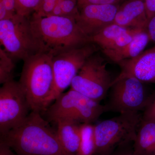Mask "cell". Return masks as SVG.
<instances>
[{
    "label": "cell",
    "mask_w": 155,
    "mask_h": 155,
    "mask_svg": "<svg viewBox=\"0 0 155 155\" xmlns=\"http://www.w3.org/2000/svg\"><path fill=\"white\" fill-rule=\"evenodd\" d=\"M17 14L29 17L37 8L41 0H16Z\"/></svg>",
    "instance_id": "ffe728a7"
},
{
    "label": "cell",
    "mask_w": 155,
    "mask_h": 155,
    "mask_svg": "<svg viewBox=\"0 0 155 155\" xmlns=\"http://www.w3.org/2000/svg\"><path fill=\"white\" fill-rule=\"evenodd\" d=\"M59 2L58 0H41L37 8L32 15L40 17L51 16Z\"/></svg>",
    "instance_id": "7402d4cb"
},
{
    "label": "cell",
    "mask_w": 155,
    "mask_h": 155,
    "mask_svg": "<svg viewBox=\"0 0 155 155\" xmlns=\"http://www.w3.org/2000/svg\"><path fill=\"white\" fill-rule=\"evenodd\" d=\"M145 30L124 28L113 23L91 37V41L103 53L114 51L128 44L137 34Z\"/></svg>",
    "instance_id": "4fadbf2b"
},
{
    "label": "cell",
    "mask_w": 155,
    "mask_h": 155,
    "mask_svg": "<svg viewBox=\"0 0 155 155\" xmlns=\"http://www.w3.org/2000/svg\"><path fill=\"white\" fill-rule=\"evenodd\" d=\"M150 40L147 30L137 34L130 43L119 49L104 52L112 62H119L135 58L142 52Z\"/></svg>",
    "instance_id": "2e32d148"
},
{
    "label": "cell",
    "mask_w": 155,
    "mask_h": 155,
    "mask_svg": "<svg viewBox=\"0 0 155 155\" xmlns=\"http://www.w3.org/2000/svg\"><path fill=\"white\" fill-rule=\"evenodd\" d=\"M106 112L119 114L143 111L150 96L147 94L143 82L135 78L126 77L112 81Z\"/></svg>",
    "instance_id": "9c48e42d"
},
{
    "label": "cell",
    "mask_w": 155,
    "mask_h": 155,
    "mask_svg": "<svg viewBox=\"0 0 155 155\" xmlns=\"http://www.w3.org/2000/svg\"><path fill=\"white\" fill-rule=\"evenodd\" d=\"M121 72L115 79L134 77L143 83L155 84V45L138 56L118 64Z\"/></svg>",
    "instance_id": "7c38bea8"
},
{
    "label": "cell",
    "mask_w": 155,
    "mask_h": 155,
    "mask_svg": "<svg viewBox=\"0 0 155 155\" xmlns=\"http://www.w3.org/2000/svg\"><path fill=\"white\" fill-rule=\"evenodd\" d=\"M133 142L123 145L117 148L109 155H137L133 149Z\"/></svg>",
    "instance_id": "484cf974"
},
{
    "label": "cell",
    "mask_w": 155,
    "mask_h": 155,
    "mask_svg": "<svg viewBox=\"0 0 155 155\" xmlns=\"http://www.w3.org/2000/svg\"><path fill=\"white\" fill-rule=\"evenodd\" d=\"M0 155H17L12 152V149L7 145L0 142Z\"/></svg>",
    "instance_id": "f1b7e54d"
},
{
    "label": "cell",
    "mask_w": 155,
    "mask_h": 155,
    "mask_svg": "<svg viewBox=\"0 0 155 155\" xmlns=\"http://www.w3.org/2000/svg\"><path fill=\"white\" fill-rule=\"evenodd\" d=\"M137 155H155V121L142 119L133 142Z\"/></svg>",
    "instance_id": "e0dca14e"
},
{
    "label": "cell",
    "mask_w": 155,
    "mask_h": 155,
    "mask_svg": "<svg viewBox=\"0 0 155 155\" xmlns=\"http://www.w3.org/2000/svg\"><path fill=\"white\" fill-rule=\"evenodd\" d=\"M57 135L67 155H79L81 123L71 119H60L56 122Z\"/></svg>",
    "instance_id": "9a60e30c"
},
{
    "label": "cell",
    "mask_w": 155,
    "mask_h": 155,
    "mask_svg": "<svg viewBox=\"0 0 155 155\" xmlns=\"http://www.w3.org/2000/svg\"><path fill=\"white\" fill-rule=\"evenodd\" d=\"M16 14V0H0V20L9 19Z\"/></svg>",
    "instance_id": "44dd1931"
},
{
    "label": "cell",
    "mask_w": 155,
    "mask_h": 155,
    "mask_svg": "<svg viewBox=\"0 0 155 155\" xmlns=\"http://www.w3.org/2000/svg\"><path fill=\"white\" fill-rule=\"evenodd\" d=\"M98 48L96 45L89 43L52 55L54 80L51 91L45 103L44 111L68 87L71 86L72 80L84 64L97 51Z\"/></svg>",
    "instance_id": "52a82bcc"
},
{
    "label": "cell",
    "mask_w": 155,
    "mask_h": 155,
    "mask_svg": "<svg viewBox=\"0 0 155 155\" xmlns=\"http://www.w3.org/2000/svg\"><path fill=\"white\" fill-rule=\"evenodd\" d=\"M15 61L2 48H0V84L14 80Z\"/></svg>",
    "instance_id": "d6986e66"
},
{
    "label": "cell",
    "mask_w": 155,
    "mask_h": 155,
    "mask_svg": "<svg viewBox=\"0 0 155 155\" xmlns=\"http://www.w3.org/2000/svg\"><path fill=\"white\" fill-rule=\"evenodd\" d=\"M80 132L79 155H94L96 150L94 125L90 123L81 124Z\"/></svg>",
    "instance_id": "ac0fdd59"
},
{
    "label": "cell",
    "mask_w": 155,
    "mask_h": 155,
    "mask_svg": "<svg viewBox=\"0 0 155 155\" xmlns=\"http://www.w3.org/2000/svg\"><path fill=\"white\" fill-rule=\"evenodd\" d=\"M123 0H77L78 10L88 5H118Z\"/></svg>",
    "instance_id": "d4e9b609"
},
{
    "label": "cell",
    "mask_w": 155,
    "mask_h": 155,
    "mask_svg": "<svg viewBox=\"0 0 155 155\" xmlns=\"http://www.w3.org/2000/svg\"><path fill=\"white\" fill-rule=\"evenodd\" d=\"M147 31L150 41L155 42V16L149 21Z\"/></svg>",
    "instance_id": "83f0119b"
},
{
    "label": "cell",
    "mask_w": 155,
    "mask_h": 155,
    "mask_svg": "<svg viewBox=\"0 0 155 155\" xmlns=\"http://www.w3.org/2000/svg\"><path fill=\"white\" fill-rule=\"evenodd\" d=\"M149 20L142 0H127L119 6L114 23L128 28L146 29Z\"/></svg>",
    "instance_id": "5bb4252c"
},
{
    "label": "cell",
    "mask_w": 155,
    "mask_h": 155,
    "mask_svg": "<svg viewBox=\"0 0 155 155\" xmlns=\"http://www.w3.org/2000/svg\"><path fill=\"white\" fill-rule=\"evenodd\" d=\"M144 3L146 13L149 21L155 16V0H142Z\"/></svg>",
    "instance_id": "4316f807"
},
{
    "label": "cell",
    "mask_w": 155,
    "mask_h": 155,
    "mask_svg": "<svg viewBox=\"0 0 155 155\" xmlns=\"http://www.w3.org/2000/svg\"><path fill=\"white\" fill-rule=\"evenodd\" d=\"M59 2H60V1H63V0H58Z\"/></svg>",
    "instance_id": "f546056e"
},
{
    "label": "cell",
    "mask_w": 155,
    "mask_h": 155,
    "mask_svg": "<svg viewBox=\"0 0 155 155\" xmlns=\"http://www.w3.org/2000/svg\"><path fill=\"white\" fill-rule=\"evenodd\" d=\"M142 119L140 112H129L95 125L94 155H109L119 147L134 142Z\"/></svg>",
    "instance_id": "5b68a950"
},
{
    "label": "cell",
    "mask_w": 155,
    "mask_h": 155,
    "mask_svg": "<svg viewBox=\"0 0 155 155\" xmlns=\"http://www.w3.org/2000/svg\"><path fill=\"white\" fill-rule=\"evenodd\" d=\"M142 114V119L155 121V93L150 96Z\"/></svg>",
    "instance_id": "cb8c5ba5"
},
{
    "label": "cell",
    "mask_w": 155,
    "mask_h": 155,
    "mask_svg": "<svg viewBox=\"0 0 155 155\" xmlns=\"http://www.w3.org/2000/svg\"><path fill=\"white\" fill-rule=\"evenodd\" d=\"M119 5H88L79 10L75 18L78 25L89 38L114 23Z\"/></svg>",
    "instance_id": "8fae6325"
},
{
    "label": "cell",
    "mask_w": 155,
    "mask_h": 155,
    "mask_svg": "<svg viewBox=\"0 0 155 155\" xmlns=\"http://www.w3.org/2000/svg\"><path fill=\"white\" fill-rule=\"evenodd\" d=\"M0 42L1 47L14 61H23L38 53L46 52L34 31L29 17L17 14L0 20Z\"/></svg>",
    "instance_id": "277c9868"
},
{
    "label": "cell",
    "mask_w": 155,
    "mask_h": 155,
    "mask_svg": "<svg viewBox=\"0 0 155 155\" xmlns=\"http://www.w3.org/2000/svg\"><path fill=\"white\" fill-rule=\"evenodd\" d=\"M31 110L19 81H10L0 88V135L22 123Z\"/></svg>",
    "instance_id": "30bf717a"
},
{
    "label": "cell",
    "mask_w": 155,
    "mask_h": 155,
    "mask_svg": "<svg viewBox=\"0 0 155 155\" xmlns=\"http://www.w3.org/2000/svg\"><path fill=\"white\" fill-rule=\"evenodd\" d=\"M49 123L41 113L31 111L20 125L0 135V142L17 155H67Z\"/></svg>",
    "instance_id": "6da1fadb"
},
{
    "label": "cell",
    "mask_w": 155,
    "mask_h": 155,
    "mask_svg": "<svg viewBox=\"0 0 155 155\" xmlns=\"http://www.w3.org/2000/svg\"><path fill=\"white\" fill-rule=\"evenodd\" d=\"M52 55L41 52L23 61L19 81L31 111L42 113L52 88Z\"/></svg>",
    "instance_id": "3957f363"
},
{
    "label": "cell",
    "mask_w": 155,
    "mask_h": 155,
    "mask_svg": "<svg viewBox=\"0 0 155 155\" xmlns=\"http://www.w3.org/2000/svg\"><path fill=\"white\" fill-rule=\"evenodd\" d=\"M112 81L104 60L95 53L84 64L70 86L100 103L106 97Z\"/></svg>",
    "instance_id": "ba28073f"
},
{
    "label": "cell",
    "mask_w": 155,
    "mask_h": 155,
    "mask_svg": "<svg viewBox=\"0 0 155 155\" xmlns=\"http://www.w3.org/2000/svg\"><path fill=\"white\" fill-rule=\"evenodd\" d=\"M35 33L46 52L52 55L92 43L74 17L49 16L29 17Z\"/></svg>",
    "instance_id": "7a4b0ae2"
},
{
    "label": "cell",
    "mask_w": 155,
    "mask_h": 155,
    "mask_svg": "<svg viewBox=\"0 0 155 155\" xmlns=\"http://www.w3.org/2000/svg\"><path fill=\"white\" fill-rule=\"evenodd\" d=\"M54 101L41 114L47 121L54 124L63 119L91 124L106 112L104 106L72 88Z\"/></svg>",
    "instance_id": "8992f818"
},
{
    "label": "cell",
    "mask_w": 155,
    "mask_h": 155,
    "mask_svg": "<svg viewBox=\"0 0 155 155\" xmlns=\"http://www.w3.org/2000/svg\"><path fill=\"white\" fill-rule=\"evenodd\" d=\"M62 11V16L75 18L79 14L77 0H63L58 2Z\"/></svg>",
    "instance_id": "603a6c76"
}]
</instances>
